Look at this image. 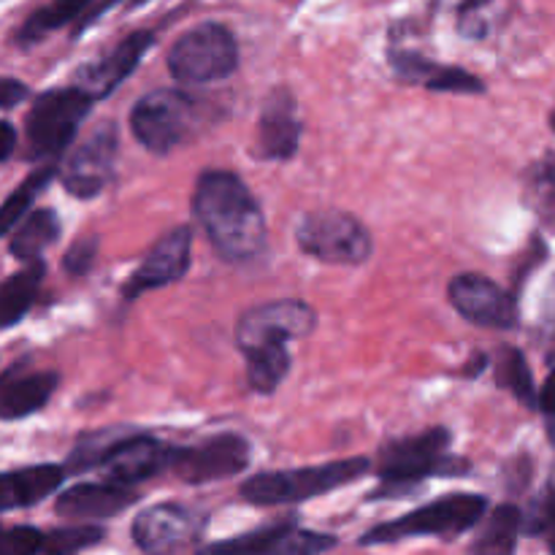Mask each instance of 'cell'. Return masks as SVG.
Returning a JSON list of instances; mask_svg holds the SVG:
<instances>
[{
  "mask_svg": "<svg viewBox=\"0 0 555 555\" xmlns=\"http://www.w3.org/2000/svg\"><path fill=\"white\" fill-rule=\"evenodd\" d=\"M193 215L211 247L228 263L260 258L269 244V225L253 190L231 171H204L193 190Z\"/></svg>",
  "mask_w": 555,
  "mask_h": 555,
  "instance_id": "obj_1",
  "label": "cell"
},
{
  "mask_svg": "<svg viewBox=\"0 0 555 555\" xmlns=\"http://www.w3.org/2000/svg\"><path fill=\"white\" fill-rule=\"evenodd\" d=\"M450 442H453V434L437 426L385 444L377 459V475L383 477V486L377 488V493H372V499L401 496L410 488L426 482L428 477L469 475V461L448 453Z\"/></svg>",
  "mask_w": 555,
  "mask_h": 555,
  "instance_id": "obj_2",
  "label": "cell"
},
{
  "mask_svg": "<svg viewBox=\"0 0 555 555\" xmlns=\"http://www.w3.org/2000/svg\"><path fill=\"white\" fill-rule=\"evenodd\" d=\"M209 98H198L184 90H152L139 98L130 112V128L139 144L152 155H168L201 133L215 119Z\"/></svg>",
  "mask_w": 555,
  "mask_h": 555,
  "instance_id": "obj_3",
  "label": "cell"
},
{
  "mask_svg": "<svg viewBox=\"0 0 555 555\" xmlns=\"http://www.w3.org/2000/svg\"><path fill=\"white\" fill-rule=\"evenodd\" d=\"M372 472L369 459H341L328 464L304 466V469L260 472L242 482L238 493L244 502L255 507H282V504H301L309 499L325 496L341 486L358 482Z\"/></svg>",
  "mask_w": 555,
  "mask_h": 555,
  "instance_id": "obj_4",
  "label": "cell"
},
{
  "mask_svg": "<svg viewBox=\"0 0 555 555\" xmlns=\"http://www.w3.org/2000/svg\"><path fill=\"white\" fill-rule=\"evenodd\" d=\"M486 496H477V493H450V496L437 499V502L423 504V507L404 515V518L374 526V529H369L361 537L358 545H393V542L417 540V537H444V540H453V537H461L469 529H475L486 518Z\"/></svg>",
  "mask_w": 555,
  "mask_h": 555,
  "instance_id": "obj_5",
  "label": "cell"
},
{
  "mask_svg": "<svg viewBox=\"0 0 555 555\" xmlns=\"http://www.w3.org/2000/svg\"><path fill=\"white\" fill-rule=\"evenodd\" d=\"M95 98L81 85L57 87L33 101L25 119V144L30 160L63 155L76 139V130L90 114Z\"/></svg>",
  "mask_w": 555,
  "mask_h": 555,
  "instance_id": "obj_6",
  "label": "cell"
},
{
  "mask_svg": "<svg viewBox=\"0 0 555 555\" xmlns=\"http://www.w3.org/2000/svg\"><path fill=\"white\" fill-rule=\"evenodd\" d=\"M238 68V43L220 22L190 27L168 52V70L184 87L215 85Z\"/></svg>",
  "mask_w": 555,
  "mask_h": 555,
  "instance_id": "obj_7",
  "label": "cell"
},
{
  "mask_svg": "<svg viewBox=\"0 0 555 555\" xmlns=\"http://www.w3.org/2000/svg\"><path fill=\"white\" fill-rule=\"evenodd\" d=\"M296 244L304 255L328 266H361L372 258V233L341 209H318L301 217Z\"/></svg>",
  "mask_w": 555,
  "mask_h": 555,
  "instance_id": "obj_8",
  "label": "cell"
},
{
  "mask_svg": "<svg viewBox=\"0 0 555 555\" xmlns=\"http://www.w3.org/2000/svg\"><path fill=\"white\" fill-rule=\"evenodd\" d=\"M318 328V312L298 298H276L247 309L236 323V345L242 352L266 345H287L307 339Z\"/></svg>",
  "mask_w": 555,
  "mask_h": 555,
  "instance_id": "obj_9",
  "label": "cell"
},
{
  "mask_svg": "<svg viewBox=\"0 0 555 555\" xmlns=\"http://www.w3.org/2000/svg\"><path fill=\"white\" fill-rule=\"evenodd\" d=\"M206 524L209 518L188 504H155L135 515L133 542L144 553L190 551L201 542Z\"/></svg>",
  "mask_w": 555,
  "mask_h": 555,
  "instance_id": "obj_10",
  "label": "cell"
},
{
  "mask_svg": "<svg viewBox=\"0 0 555 555\" xmlns=\"http://www.w3.org/2000/svg\"><path fill=\"white\" fill-rule=\"evenodd\" d=\"M119 152V133L117 125L108 119L92 128L87 139L70 152L63 168V188L68 190L74 198H95L108 182L114 179V166H117Z\"/></svg>",
  "mask_w": 555,
  "mask_h": 555,
  "instance_id": "obj_11",
  "label": "cell"
},
{
  "mask_svg": "<svg viewBox=\"0 0 555 555\" xmlns=\"http://www.w3.org/2000/svg\"><path fill=\"white\" fill-rule=\"evenodd\" d=\"M177 448L160 442L152 434L135 431V428H117L106 455L101 461V469L108 480L125 482V486H139L152 477L171 472Z\"/></svg>",
  "mask_w": 555,
  "mask_h": 555,
  "instance_id": "obj_12",
  "label": "cell"
},
{
  "mask_svg": "<svg viewBox=\"0 0 555 555\" xmlns=\"http://www.w3.org/2000/svg\"><path fill=\"white\" fill-rule=\"evenodd\" d=\"M253 459V448L242 434H217L193 448H177L171 472L188 486L228 480L244 472Z\"/></svg>",
  "mask_w": 555,
  "mask_h": 555,
  "instance_id": "obj_13",
  "label": "cell"
},
{
  "mask_svg": "<svg viewBox=\"0 0 555 555\" xmlns=\"http://www.w3.org/2000/svg\"><path fill=\"white\" fill-rule=\"evenodd\" d=\"M190 249H193V231L188 225L171 228V231L163 233L152 244V249L141 260L139 269L122 285L125 301H135L144 293L160 291V287H168L182 280L190 269Z\"/></svg>",
  "mask_w": 555,
  "mask_h": 555,
  "instance_id": "obj_14",
  "label": "cell"
},
{
  "mask_svg": "<svg viewBox=\"0 0 555 555\" xmlns=\"http://www.w3.org/2000/svg\"><path fill=\"white\" fill-rule=\"evenodd\" d=\"M450 304L461 318L482 328L509 331L518 325V304L504 287L482 274H459L450 282Z\"/></svg>",
  "mask_w": 555,
  "mask_h": 555,
  "instance_id": "obj_15",
  "label": "cell"
},
{
  "mask_svg": "<svg viewBox=\"0 0 555 555\" xmlns=\"http://www.w3.org/2000/svg\"><path fill=\"white\" fill-rule=\"evenodd\" d=\"M141 493L135 486L106 480V482H81V486L68 488L54 502V513L68 520H101L117 518L130 504H135Z\"/></svg>",
  "mask_w": 555,
  "mask_h": 555,
  "instance_id": "obj_16",
  "label": "cell"
},
{
  "mask_svg": "<svg viewBox=\"0 0 555 555\" xmlns=\"http://www.w3.org/2000/svg\"><path fill=\"white\" fill-rule=\"evenodd\" d=\"M155 43V33L150 30H135L130 36H125L117 47L108 54H103L98 63L85 65L76 74V85L85 87L95 101L112 95L135 68H139L141 57L146 54V49Z\"/></svg>",
  "mask_w": 555,
  "mask_h": 555,
  "instance_id": "obj_17",
  "label": "cell"
},
{
  "mask_svg": "<svg viewBox=\"0 0 555 555\" xmlns=\"http://www.w3.org/2000/svg\"><path fill=\"white\" fill-rule=\"evenodd\" d=\"M301 119L296 98L280 87L266 98L258 117V155L263 160H291L301 144Z\"/></svg>",
  "mask_w": 555,
  "mask_h": 555,
  "instance_id": "obj_18",
  "label": "cell"
},
{
  "mask_svg": "<svg viewBox=\"0 0 555 555\" xmlns=\"http://www.w3.org/2000/svg\"><path fill=\"white\" fill-rule=\"evenodd\" d=\"M390 65L396 74L406 81L423 85L426 90L434 92H455V95H477L486 90L480 76L469 74V70L459 68V65H439L431 63L428 57L417 52H406V49H393L390 52Z\"/></svg>",
  "mask_w": 555,
  "mask_h": 555,
  "instance_id": "obj_19",
  "label": "cell"
},
{
  "mask_svg": "<svg viewBox=\"0 0 555 555\" xmlns=\"http://www.w3.org/2000/svg\"><path fill=\"white\" fill-rule=\"evenodd\" d=\"M57 385V372H25L22 366L9 369L3 377V388H0V417L5 423L30 417L33 412L49 404Z\"/></svg>",
  "mask_w": 555,
  "mask_h": 555,
  "instance_id": "obj_20",
  "label": "cell"
},
{
  "mask_svg": "<svg viewBox=\"0 0 555 555\" xmlns=\"http://www.w3.org/2000/svg\"><path fill=\"white\" fill-rule=\"evenodd\" d=\"M68 469L54 464H36L25 469H9L0 480V509H25L43 502L63 486Z\"/></svg>",
  "mask_w": 555,
  "mask_h": 555,
  "instance_id": "obj_21",
  "label": "cell"
},
{
  "mask_svg": "<svg viewBox=\"0 0 555 555\" xmlns=\"http://www.w3.org/2000/svg\"><path fill=\"white\" fill-rule=\"evenodd\" d=\"M60 217L54 209H33L16 222L9 238V253L16 260H38L60 238Z\"/></svg>",
  "mask_w": 555,
  "mask_h": 555,
  "instance_id": "obj_22",
  "label": "cell"
},
{
  "mask_svg": "<svg viewBox=\"0 0 555 555\" xmlns=\"http://www.w3.org/2000/svg\"><path fill=\"white\" fill-rule=\"evenodd\" d=\"M43 276H47V263L38 258L30 260L25 269H20L3 282V291H0V318H3V328H14L30 312L38 293H41Z\"/></svg>",
  "mask_w": 555,
  "mask_h": 555,
  "instance_id": "obj_23",
  "label": "cell"
},
{
  "mask_svg": "<svg viewBox=\"0 0 555 555\" xmlns=\"http://www.w3.org/2000/svg\"><path fill=\"white\" fill-rule=\"evenodd\" d=\"M90 5L92 0H52V3L41 5V9L33 11L25 20V25L20 27L16 43H20V47H33V43L43 41L49 33L81 20V14H85Z\"/></svg>",
  "mask_w": 555,
  "mask_h": 555,
  "instance_id": "obj_24",
  "label": "cell"
},
{
  "mask_svg": "<svg viewBox=\"0 0 555 555\" xmlns=\"http://www.w3.org/2000/svg\"><path fill=\"white\" fill-rule=\"evenodd\" d=\"M526 524V515L520 513L515 504H502L488 515L486 526L480 529L477 540L472 542V553L482 555H499V553H513L518 547L520 529Z\"/></svg>",
  "mask_w": 555,
  "mask_h": 555,
  "instance_id": "obj_25",
  "label": "cell"
},
{
  "mask_svg": "<svg viewBox=\"0 0 555 555\" xmlns=\"http://www.w3.org/2000/svg\"><path fill=\"white\" fill-rule=\"evenodd\" d=\"M244 356H247V383L255 393H274L291 374V350H287V345L255 347Z\"/></svg>",
  "mask_w": 555,
  "mask_h": 555,
  "instance_id": "obj_26",
  "label": "cell"
},
{
  "mask_svg": "<svg viewBox=\"0 0 555 555\" xmlns=\"http://www.w3.org/2000/svg\"><path fill=\"white\" fill-rule=\"evenodd\" d=\"M496 385L515 396L524 406L534 410L540 406V393L534 388V374H531L529 361L518 347H504L499 352V369H496Z\"/></svg>",
  "mask_w": 555,
  "mask_h": 555,
  "instance_id": "obj_27",
  "label": "cell"
},
{
  "mask_svg": "<svg viewBox=\"0 0 555 555\" xmlns=\"http://www.w3.org/2000/svg\"><path fill=\"white\" fill-rule=\"evenodd\" d=\"M524 198L545 222L555 225V152L529 168L524 179Z\"/></svg>",
  "mask_w": 555,
  "mask_h": 555,
  "instance_id": "obj_28",
  "label": "cell"
},
{
  "mask_svg": "<svg viewBox=\"0 0 555 555\" xmlns=\"http://www.w3.org/2000/svg\"><path fill=\"white\" fill-rule=\"evenodd\" d=\"M57 173V168L54 166H41L38 171H33L30 177L25 179V182H20V188L14 190V193L5 198L3 204V220H0V231L3 233H11L16 228V222L22 220V217L30 211V206L36 204L38 193H41L43 188L49 184V179Z\"/></svg>",
  "mask_w": 555,
  "mask_h": 555,
  "instance_id": "obj_29",
  "label": "cell"
},
{
  "mask_svg": "<svg viewBox=\"0 0 555 555\" xmlns=\"http://www.w3.org/2000/svg\"><path fill=\"white\" fill-rule=\"evenodd\" d=\"M296 529V520H285V524L266 526V529L249 531V534L236 537V540L215 542L211 551H238V553H280L287 537Z\"/></svg>",
  "mask_w": 555,
  "mask_h": 555,
  "instance_id": "obj_30",
  "label": "cell"
},
{
  "mask_svg": "<svg viewBox=\"0 0 555 555\" xmlns=\"http://www.w3.org/2000/svg\"><path fill=\"white\" fill-rule=\"evenodd\" d=\"M106 531L101 526H74V529H54L47 531L43 537V553L49 555H70L87 551V547L98 545Z\"/></svg>",
  "mask_w": 555,
  "mask_h": 555,
  "instance_id": "obj_31",
  "label": "cell"
},
{
  "mask_svg": "<svg viewBox=\"0 0 555 555\" xmlns=\"http://www.w3.org/2000/svg\"><path fill=\"white\" fill-rule=\"evenodd\" d=\"M98 258V236L90 233V236L76 238L74 244L68 247L63 258V271H68L70 276H85L90 274V269L95 266Z\"/></svg>",
  "mask_w": 555,
  "mask_h": 555,
  "instance_id": "obj_32",
  "label": "cell"
},
{
  "mask_svg": "<svg viewBox=\"0 0 555 555\" xmlns=\"http://www.w3.org/2000/svg\"><path fill=\"white\" fill-rule=\"evenodd\" d=\"M531 537H545L551 551L555 553V477L547 488L545 499L537 504V513L529 518Z\"/></svg>",
  "mask_w": 555,
  "mask_h": 555,
  "instance_id": "obj_33",
  "label": "cell"
},
{
  "mask_svg": "<svg viewBox=\"0 0 555 555\" xmlns=\"http://www.w3.org/2000/svg\"><path fill=\"white\" fill-rule=\"evenodd\" d=\"M336 537L331 534H320V531H301L293 529V534L287 537L285 545H282L280 553H291V555H304V553H323L336 547Z\"/></svg>",
  "mask_w": 555,
  "mask_h": 555,
  "instance_id": "obj_34",
  "label": "cell"
},
{
  "mask_svg": "<svg viewBox=\"0 0 555 555\" xmlns=\"http://www.w3.org/2000/svg\"><path fill=\"white\" fill-rule=\"evenodd\" d=\"M43 537L47 531L33 529V526H14L5 534V547L11 555H36L43 553Z\"/></svg>",
  "mask_w": 555,
  "mask_h": 555,
  "instance_id": "obj_35",
  "label": "cell"
},
{
  "mask_svg": "<svg viewBox=\"0 0 555 555\" xmlns=\"http://www.w3.org/2000/svg\"><path fill=\"white\" fill-rule=\"evenodd\" d=\"M437 3L439 11H453V14L461 16V25H466V22L472 20V16H477V11L486 9L491 0H434Z\"/></svg>",
  "mask_w": 555,
  "mask_h": 555,
  "instance_id": "obj_36",
  "label": "cell"
},
{
  "mask_svg": "<svg viewBox=\"0 0 555 555\" xmlns=\"http://www.w3.org/2000/svg\"><path fill=\"white\" fill-rule=\"evenodd\" d=\"M27 95H30V90H27L22 81L11 79V76H5V79L0 81V103H3L5 112H9V108H14L16 103L25 101Z\"/></svg>",
  "mask_w": 555,
  "mask_h": 555,
  "instance_id": "obj_37",
  "label": "cell"
},
{
  "mask_svg": "<svg viewBox=\"0 0 555 555\" xmlns=\"http://www.w3.org/2000/svg\"><path fill=\"white\" fill-rule=\"evenodd\" d=\"M540 406L547 417H555V369L547 374L545 385L540 390Z\"/></svg>",
  "mask_w": 555,
  "mask_h": 555,
  "instance_id": "obj_38",
  "label": "cell"
},
{
  "mask_svg": "<svg viewBox=\"0 0 555 555\" xmlns=\"http://www.w3.org/2000/svg\"><path fill=\"white\" fill-rule=\"evenodd\" d=\"M0 128H3V152H0V160L9 163L11 155H14V150H16V130L9 119H3V125H0Z\"/></svg>",
  "mask_w": 555,
  "mask_h": 555,
  "instance_id": "obj_39",
  "label": "cell"
},
{
  "mask_svg": "<svg viewBox=\"0 0 555 555\" xmlns=\"http://www.w3.org/2000/svg\"><path fill=\"white\" fill-rule=\"evenodd\" d=\"M542 323H545L547 331H555V280H553L551 291H547L545 307H542Z\"/></svg>",
  "mask_w": 555,
  "mask_h": 555,
  "instance_id": "obj_40",
  "label": "cell"
},
{
  "mask_svg": "<svg viewBox=\"0 0 555 555\" xmlns=\"http://www.w3.org/2000/svg\"><path fill=\"white\" fill-rule=\"evenodd\" d=\"M551 128H553V133H555V108H553V114H551Z\"/></svg>",
  "mask_w": 555,
  "mask_h": 555,
  "instance_id": "obj_41",
  "label": "cell"
},
{
  "mask_svg": "<svg viewBox=\"0 0 555 555\" xmlns=\"http://www.w3.org/2000/svg\"><path fill=\"white\" fill-rule=\"evenodd\" d=\"M141 3H146V0H130V5H141Z\"/></svg>",
  "mask_w": 555,
  "mask_h": 555,
  "instance_id": "obj_42",
  "label": "cell"
}]
</instances>
